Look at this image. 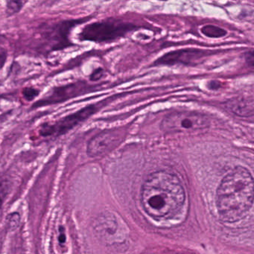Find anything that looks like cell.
Masks as SVG:
<instances>
[{
  "mask_svg": "<svg viewBox=\"0 0 254 254\" xmlns=\"http://www.w3.org/2000/svg\"><path fill=\"white\" fill-rule=\"evenodd\" d=\"M186 194L179 178L171 172L151 174L142 186V207L151 218H170L176 215L185 202Z\"/></svg>",
  "mask_w": 254,
  "mask_h": 254,
  "instance_id": "1",
  "label": "cell"
},
{
  "mask_svg": "<svg viewBox=\"0 0 254 254\" xmlns=\"http://www.w3.org/2000/svg\"><path fill=\"white\" fill-rule=\"evenodd\" d=\"M254 203V180L251 172L238 166L227 174L216 192V206L224 222L234 223L248 215Z\"/></svg>",
  "mask_w": 254,
  "mask_h": 254,
  "instance_id": "2",
  "label": "cell"
},
{
  "mask_svg": "<svg viewBox=\"0 0 254 254\" xmlns=\"http://www.w3.org/2000/svg\"><path fill=\"white\" fill-rule=\"evenodd\" d=\"M89 18L63 20L40 25L33 35V47L41 53L60 51L73 45L69 35L74 28Z\"/></svg>",
  "mask_w": 254,
  "mask_h": 254,
  "instance_id": "3",
  "label": "cell"
},
{
  "mask_svg": "<svg viewBox=\"0 0 254 254\" xmlns=\"http://www.w3.org/2000/svg\"><path fill=\"white\" fill-rule=\"evenodd\" d=\"M135 29L133 25L109 19L86 25L78 33V39L94 43L112 42Z\"/></svg>",
  "mask_w": 254,
  "mask_h": 254,
  "instance_id": "4",
  "label": "cell"
},
{
  "mask_svg": "<svg viewBox=\"0 0 254 254\" xmlns=\"http://www.w3.org/2000/svg\"><path fill=\"white\" fill-rule=\"evenodd\" d=\"M99 110L98 104H92L56 121L46 122L38 127V134L43 138L60 137L88 120Z\"/></svg>",
  "mask_w": 254,
  "mask_h": 254,
  "instance_id": "5",
  "label": "cell"
},
{
  "mask_svg": "<svg viewBox=\"0 0 254 254\" xmlns=\"http://www.w3.org/2000/svg\"><path fill=\"white\" fill-rule=\"evenodd\" d=\"M210 125L209 118L204 114L195 112H175L166 116L161 123L165 132H192L204 130Z\"/></svg>",
  "mask_w": 254,
  "mask_h": 254,
  "instance_id": "6",
  "label": "cell"
},
{
  "mask_svg": "<svg viewBox=\"0 0 254 254\" xmlns=\"http://www.w3.org/2000/svg\"><path fill=\"white\" fill-rule=\"evenodd\" d=\"M93 87L86 81H78L56 86L50 89L42 98L32 105V109L64 103L69 99H75L92 91Z\"/></svg>",
  "mask_w": 254,
  "mask_h": 254,
  "instance_id": "7",
  "label": "cell"
},
{
  "mask_svg": "<svg viewBox=\"0 0 254 254\" xmlns=\"http://www.w3.org/2000/svg\"><path fill=\"white\" fill-rule=\"evenodd\" d=\"M123 139V131L107 130L95 135L89 140L87 154L90 157H97L112 151Z\"/></svg>",
  "mask_w": 254,
  "mask_h": 254,
  "instance_id": "8",
  "label": "cell"
},
{
  "mask_svg": "<svg viewBox=\"0 0 254 254\" xmlns=\"http://www.w3.org/2000/svg\"><path fill=\"white\" fill-rule=\"evenodd\" d=\"M209 55L208 52L194 49L178 50L162 56L156 61L154 65L172 66L175 64H183L195 66L202 63L205 58Z\"/></svg>",
  "mask_w": 254,
  "mask_h": 254,
  "instance_id": "9",
  "label": "cell"
},
{
  "mask_svg": "<svg viewBox=\"0 0 254 254\" xmlns=\"http://www.w3.org/2000/svg\"><path fill=\"white\" fill-rule=\"evenodd\" d=\"M226 106L238 117L248 118L254 115V101L249 98H234L229 100Z\"/></svg>",
  "mask_w": 254,
  "mask_h": 254,
  "instance_id": "10",
  "label": "cell"
},
{
  "mask_svg": "<svg viewBox=\"0 0 254 254\" xmlns=\"http://www.w3.org/2000/svg\"><path fill=\"white\" fill-rule=\"evenodd\" d=\"M201 32L203 35L210 38H223L227 34L225 29H221L218 26H212V25H206L202 27Z\"/></svg>",
  "mask_w": 254,
  "mask_h": 254,
  "instance_id": "11",
  "label": "cell"
},
{
  "mask_svg": "<svg viewBox=\"0 0 254 254\" xmlns=\"http://www.w3.org/2000/svg\"><path fill=\"white\" fill-rule=\"evenodd\" d=\"M10 189H11V184L9 181L7 180L0 181V213L2 212L4 202L9 193Z\"/></svg>",
  "mask_w": 254,
  "mask_h": 254,
  "instance_id": "12",
  "label": "cell"
},
{
  "mask_svg": "<svg viewBox=\"0 0 254 254\" xmlns=\"http://www.w3.org/2000/svg\"><path fill=\"white\" fill-rule=\"evenodd\" d=\"M26 2L22 1H8L6 2V11L10 15H14L20 12L23 7H24Z\"/></svg>",
  "mask_w": 254,
  "mask_h": 254,
  "instance_id": "13",
  "label": "cell"
},
{
  "mask_svg": "<svg viewBox=\"0 0 254 254\" xmlns=\"http://www.w3.org/2000/svg\"><path fill=\"white\" fill-rule=\"evenodd\" d=\"M41 93V90L32 87H25L22 91V96L26 102H33Z\"/></svg>",
  "mask_w": 254,
  "mask_h": 254,
  "instance_id": "14",
  "label": "cell"
},
{
  "mask_svg": "<svg viewBox=\"0 0 254 254\" xmlns=\"http://www.w3.org/2000/svg\"><path fill=\"white\" fill-rule=\"evenodd\" d=\"M8 59V51L3 46V43L0 41V70L5 66Z\"/></svg>",
  "mask_w": 254,
  "mask_h": 254,
  "instance_id": "15",
  "label": "cell"
},
{
  "mask_svg": "<svg viewBox=\"0 0 254 254\" xmlns=\"http://www.w3.org/2000/svg\"><path fill=\"white\" fill-rule=\"evenodd\" d=\"M103 74V69H101V68H99V69H96V70L91 74V75H90V79L92 81H99V80L102 78Z\"/></svg>",
  "mask_w": 254,
  "mask_h": 254,
  "instance_id": "16",
  "label": "cell"
},
{
  "mask_svg": "<svg viewBox=\"0 0 254 254\" xmlns=\"http://www.w3.org/2000/svg\"><path fill=\"white\" fill-rule=\"evenodd\" d=\"M245 61H246L247 64H248L250 66H251V67L254 66V52H253L252 50L245 54Z\"/></svg>",
  "mask_w": 254,
  "mask_h": 254,
  "instance_id": "17",
  "label": "cell"
},
{
  "mask_svg": "<svg viewBox=\"0 0 254 254\" xmlns=\"http://www.w3.org/2000/svg\"><path fill=\"white\" fill-rule=\"evenodd\" d=\"M60 236H61L60 239H59V241H60L61 243H64L65 239H66V238H65L64 233H62Z\"/></svg>",
  "mask_w": 254,
  "mask_h": 254,
  "instance_id": "18",
  "label": "cell"
}]
</instances>
